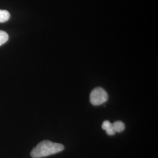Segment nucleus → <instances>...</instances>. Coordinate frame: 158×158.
Wrapping results in <instances>:
<instances>
[{"instance_id":"nucleus-2","label":"nucleus","mask_w":158,"mask_h":158,"mask_svg":"<svg viewBox=\"0 0 158 158\" xmlns=\"http://www.w3.org/2000/svg\"><path fill=\"white\" fill-rule=\"evenodd\" d=\"M108 99L107 91L102 87H98L93 89L90 94V102L95 106L102 105L107 102Z\"/></svg>"},{"instance_id":"nucleus-1","label":"nucleus","mask_w":158,"mask_h":158,"mask_svg":"<svg viewBox=\"0 0 158 158\" xmlns=\"http://www.w3.org/2000/svg\"><path fill=\"white\" fill-rule=\"evenodd\" d=\"M64 149L61 143H55L50 141H43L35 147L31 152L32 158H42L60 152Z\"/></svg>"},{"instance_id":"nucleus-6","label":"nucleus","mask_w":158,"mask_h":158,"mask_svg":"<svg viewBox=\"0 0 158 158\" xmlns=\"http://www.w3.org/2000/svg\"><path fill=\"white\" fill-rule=\"evenodd\" d=\"M106 131V132H107V134L108 135H114L116 133L115 130L114 129V128H113V124H111V125Z\"/></svg>"},{"instance_id":"nucleus-7","label":"nucleus","mask_w":158,"mask_h":158,"mask_svg":"<svg viewBox=\"0 0 158 158\" xmlns=\"http://www.w3.org/2000/svg\"><path fill=\"white\" fill-rule=\"evenodd\" d=\"M112 123H111L109 121L106 120V121H104L102 124V128L104 130H106L111 125Z\"/></svg>"},{"instance_id":"nucleus-3","label":"nucleus","mask_w":158,"mask_h":158,"mask_svg":"<svg viewBox=\"0 0 158 158\" xmlns=\"http://www.w3.org/2000/svg\"><path fill=\"white\" fill-rule=\"evenodd\" d=\"M113 126L114 129L115 130V132H121L124 131L125 128L124 123L122 121H117L113 123Z\"/></svg>"},{"instance_id":"nucleus-4","label":"nucleus","mask_w":158,"mask_h":158,"mask_svg":"<svg viewBox=\"0 0 158 158\" xmlns=\"http://www.w3.org/2000/svg\"><path fill=\"white\" fill-rule=\"evenodd\" d=\"M10 14L6 10H0V23H6L10 19Z\"/></svg>"},{"instance_id":"nucleus-5","label":"nucleus","mask_w":158,"mask_h":158,"mask_svg":"<svg viewBox=\"0 0 158 158\" xmlns=\"http://www.w3.org/2000/svg\"><path fill=\"white\" fill-rule=\"evenodd\" d=\"M9 36L5 31L0 30V46L4 45L8 41Z\"/></svg>"}]
</instances>
